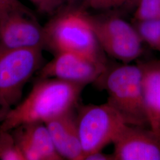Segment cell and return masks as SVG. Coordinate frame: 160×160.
<instances>
[{
  "instance_id": "8",
  "label": "cell",
  "mask_w": 160,
  "mask_h": 160,
  "mask_svg": "<svg viewBox=\"0 0 160 160\" xmlns=\"http://www.w3.org/2000/svg\"><path fill=\"white\" fill-rule=\"evenodd\" d=\"M112 143L114 160H160V138L148 127L125 123Z\"/></svg>"
},
{
  "instance_id": "19",
  "label": "cell",
  "mask_w": 160,
  "mask_h": 160,
  "mask_svg": "<svg viewBox=\"0 0 160 160\" xmlns=\"http://www.w3.org/2000/svg\"><path fill=\"white\" fill-rule=\"evenodd\" d=\"M83 160H114V157L113 154H106L102 150L85 155Z\"/></svg>"
},
{
  "instance_id": "11",
  "label": "cell",
  "mask_w": 160,
  "mask_h": 160,
  "mask_svg": "<svg viewBox=\"0 0 160 160\" xmlns=\"http://www.w3.org/2000/svg\"><path fill=\"white\" fill-rule=\"evenodd\" d=\"M75 108L44 123L49 132L58 153L63 159L83 160L84 152L80 141Z\"/></svg>"
},
{
  "instance_id": "23",
  "label": "cell",
  "mask_w": 160,
  "mask_h": 160,
  "mask_svg": "<svg viewBox=\"0 0 160 160\" xmlns=\"http://www.w3.org/2000/svg\"><path fill=\"white\" fill-rule=\"evenodd\" d=\"M75 1L76 0H63V7H73L74 6Z\"/></svg>"
},
{
  "instance_id": "4",
  "label": "cell",
  "mask_w": 160,
  "mask_h": 160,
  "mask_svg": "<svg viewBox=\"0 0 160 160\" xmlns=\"http://www.w3.org/2000/svg\"><path fill=\"white\" fill-rule=\"evenodd\" d=\"M89 19L106 55L123 63H131L141 56L143 43L133 24L114 14L89 13Z\"/></svg>"
},
{
  "instance_id": "22",
  "label": "cell",
  "mask_w": 160,
  "mask_h": 160,
  "mask_svg": "<svg viewBox=\"0 0 160 160\" xmlns=\"http://www.w3.org/2000/svg\"><path fill=\"white\" fill-rule=\"evenodd\" d=\"M53 15L63 6V0H48ZM52 15V16H53Z\"/></svg>"
},
{
  "instance_id": "24",
  "label": "cell",
  "mask_w": 160,
  "mask_h": 160,
  "mask_svg": "<svg viewBox=\"0 0 160 160\" xmlns=\"http://www.w3.org/2000/svg\"></svg>"
},
{
  "instance_id": "10",
  "label": "cell",
  "mask_w": 160,
  "mask_h": 160,
  "mask_svg": "<svg viewBox=\"0 0 160 160\" xmlns=\"http://www.w3.org/2000/svg\"><path fill=\"white\" fill-rule=\"evenodd\" d=\"M25 160H62L43 122L22 124L11 131Z\"/></svg>"
},
{
  "instance_id": "1",
  "label": "cell",
  "mask_w": 160,
  "mask_h": 160,
  "mask_svg": "<svg viewBox=\"0 0 160 160\" xmlns=\"http://www.w3.org/2000/svg\"><path fill=\"white\" fill-rule=\"evenodd\" d=\"M86 86L54 78H39L24 101L12 109L0 125V131H11L25 123H45L78 105Z\"/></svg>"
},
{
  "instance_id": "15",
  "label": "cell",
  "mask_w": 160,
  "mask_h": 160,
  "mask_svg": "<svg viewBox=\"0 0 160 160\" xmlns=\"http://www.w3.org/2000/svg\"><path fill=\"white\" fill-rule=\"evenodd\" d=\"M133 21L160 19V0H137Z\"/></svg>"
},
{
  "instance_id": "12",
  "label": "cell",
  "mask_w": 160,
  "mask_h": 160,
  "mask_svg": "<svg viewBox=\"0 0 160 160\" xmlns=\"http://www.w3.org/2000/svg\"><path fill=\"white\" fill-rule=\"evenodd\" d=\"M149 128L160 138V59L139 61Z\"/></svg>"
},
{
  "instance_id": "7",
  "label": "cell",
  "mask_w": 160,
  "mask_h": 160,
  "mask_svg": "<svg viewBox=\"0 0 160 160\" xmlns=\"http://www.w3.org/2000/svg\"><path fill=\"white\" fill-rule=\"evenodd\" d=\"M50 62L38 71L39 78H54L86 86L94 83L108 65L71 52L54 55Z\"/></svg>"
},
{
  "instance_id": "17",
  "label": "cell",
  "mask_w": 160,
  "mask_h": 160,
  "mask_svg": "<svg viewBox=\"0 0 160 160\" xmlns=\"http://www.w3.org/2000/svg\"><path fill=\"white\" fill-rule=\"evenodd\" d=\"M133 0H92L90 9L97 10H109L125 4ZM137 1V0H135Z\"/></svg>"
},
{
  "instance_id": "13",
  "label": "cell",
  "mask_w": 160,
  "mask_h": 160,
  "mask_svg": "<svg viewBox=\"0 0 160 160\" xmlns=\"http://www.w3.org/2000/svg\"><path fill=\"white\" fill-rule=\"evenodd\" d=\"M133 24L143 43L160 52V19L133 21Z\"/></svg>"
},
{
  "instance_id": "16",
  "label": "cell",
  "mask_w": 160,
  "mask_h": 160,
  "mask_svg": "<svg viewBox=\"0 0 160 160\" xmlns=\"http://www.w3.org/2000/svg\"><path fill=\"white\" fill-rule=\"evenodd\" d=\"M14 12H22L34 16L29 8L18 0H0V20Z\"/></svg>"
},
{
  "instance_id": "9",
  "label": "cell",
  "mask_w": 160,
  "mask_h": 160,
  "mask_svg": "<svg viewBox=\"0 0 160 160\" xmlns=\"http://www.w3.org/2000/svg\"><path fill=\"white\" fill-rule=\"evenodd\" d=\"M43 27L34 16L14 12L0 20V48L45 49Z\"/></svg>"
},
{
  "instance_id": "20",
  "label": "cell",
  "mask_w": 160,
  "mask_h": 160,
  "mask_svg": "<svg viewBox=\"0 0 160 160\" xmlns=\"http://www.w3.org/2000/svg\"><path fill=\"white\" fill-rule=\"evenodd\" d=\"M12 110V106L6 100L0 96V123L5 120Z\"/></svg>"
},
{
  "instance_id": "5",
  "label": "cell",
  "mask_w": 160,
  "mask_h": 160,
  "mask_svg": "<svg viewBox=\"0 0 160 160\" xmlns=\"http://www.w3.org/2000/svg\"><path fill=\"white\" fill-rule=\"evenodd\" d=\"M77 118L84 156L112 143L126 123L107 103L77 106ZM84 158V157H83Z\"/></svg>"
},
{
  "instance_id": "6",
  "label": "cell",
  "mask_w": 160,
  "mask_h": 160,
  "mask_svg": "<svg viewBox=\"0 0 160 160\" xmlns=\"http://www.w3.org/2000/svg\"><path fill=\"white\" fill-rule=\"evenodd\" d=\"M43 51L0 48V96L11 106L20 100L24 86L43 65Z\"/></svg>"
},
{
  "instance_id": "21",
  "label": "cell",
  "mask_w": 160,
  "mask_h": 160,
  "mask_svg": "<svg viewBox=\"0 0 160 160\" xmlns=\"http://www.w3.org/2000/svg\"><path fill=\"white\" fill-rule=\"evenodd\" d=\"M92 0H76L75 2L74 6L75 7L79 8L80 10L87 11L90 9V6Z\"/></svg>"
},
{
  "instance_id": "18",
  "label": "cell",
  "mask_w": 160,
  "mask_h": 160,
  "mask_svg": "<svg viewBox=\"0 0 160 160\" xmlns=\"http://www.w3.org/2000/svg\"><path fill=\"white\" fill-rule=\"evenodd\" d=\"M39 12L42 14L53 15L48 0H29Z\"/></svg>"
},
{
  "instance_id": "3",
  "label": "cell",
  "mask_w": 160,
  "mask_h": 160,
  "mask_svg": "<svg viewBox=\"0 0 160 160\" xmlns=\"http://www.w3.org/2000/svg\"><path fill=\"white\" fill-rule=\"evenodd\" d=\"M108 93L107 103L126 124L148 127L143 102L141 72L137 63H108L94 83Z\"/></svg>"
},
{
  "instance_id": "2",
  "label": "cell",
  "mask_w": 160,
  "mask_h": 160,
  "mask_svg": "<svg viewBox=\"0 0 160 160\" xmlns=\"http://www.w3.org/2000/svg\"><path fill=\"white\" fill-rule=\"evenodd\" d=\"M45 49L54 55L71 52L98 63L109 62L92 29L87 11L63 7L43 26Z\"/></svg>"
},
{
  "instance_id": "14",
  "label": "cell",
  "mask_w": 160,
  "mask_h": 160,
  "mask_svg": "<svg viewBox=\"0 0 160 160\" xmlns=\"http://www.w3.org/2000/svg\"><path fill=\"white\" fill-rule=\"evenodd\" d=\"M0 160H25L10 131H0Z\"/></svg>"
}]
</instances>
